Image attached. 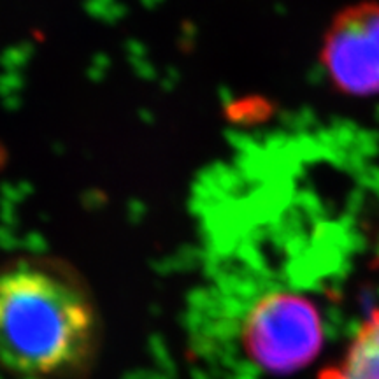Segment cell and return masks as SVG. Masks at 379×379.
Listing matches in <instances>:
<instances>
[{
  "instance_id": "cell-1",
  "label": "cell",
  "mask_w": 379,
  "mask_h": 379,
  "mask_svg": "<svg viewBox=\"0 0 379 379\" xmlns=\"http://www.w3.org/2000/svg\"><path fill=\"white\" fill-rule=\"evenodd\" d=\"M98 309L83 277L60 260L0 269V365L27 379H65L98 351Z\"/></svg>"
},
{
  "instance_id": "cell-2",
  "label": "cell",
  "mask_w": 379,
  "mask_h": 379,
  "mask_svg": "<svg viewBox=\"0 0 379 379\" xmlns=\"http://www.w3.org/2000/svg\"><path fill=\"white\" fill-rule=\"evenodd\" d=\"M323 319L314 302L295 291H269L253 302L239 330L248 360L270 374H291L316 360Z\"/></svg>"
},
{
  "instance_id": "cell-3",
  "label": "cell",
  "mask_w": 379,
  "mask_h": 379,
  "mask_svg": "<svg viewBox=\"0 0 379 379\" xmlns=\"http://www.w3.org/2000/svg\"><path fill=\"white\" fill-rule=\"evenodd\" d=\"M323 62L346 91H379V7L364 6L343 14L326 35Z\"/></svg>"
},
{
  "instance_id": "cell-4",
  "label": "cell",
  "mask_w": 379,
  "mask_h": 379,
  "mask_svg": "<svg viewBox=\"0 0 379 379\" xmlns=\"http://www.w3.org/2000/svg\"><path fill=\"white\" fill-rule=\"evenodd\" d=\"M318 379H379V307L368 312L346 353L323 368Z\"/></svg>"
}]
</instances>
